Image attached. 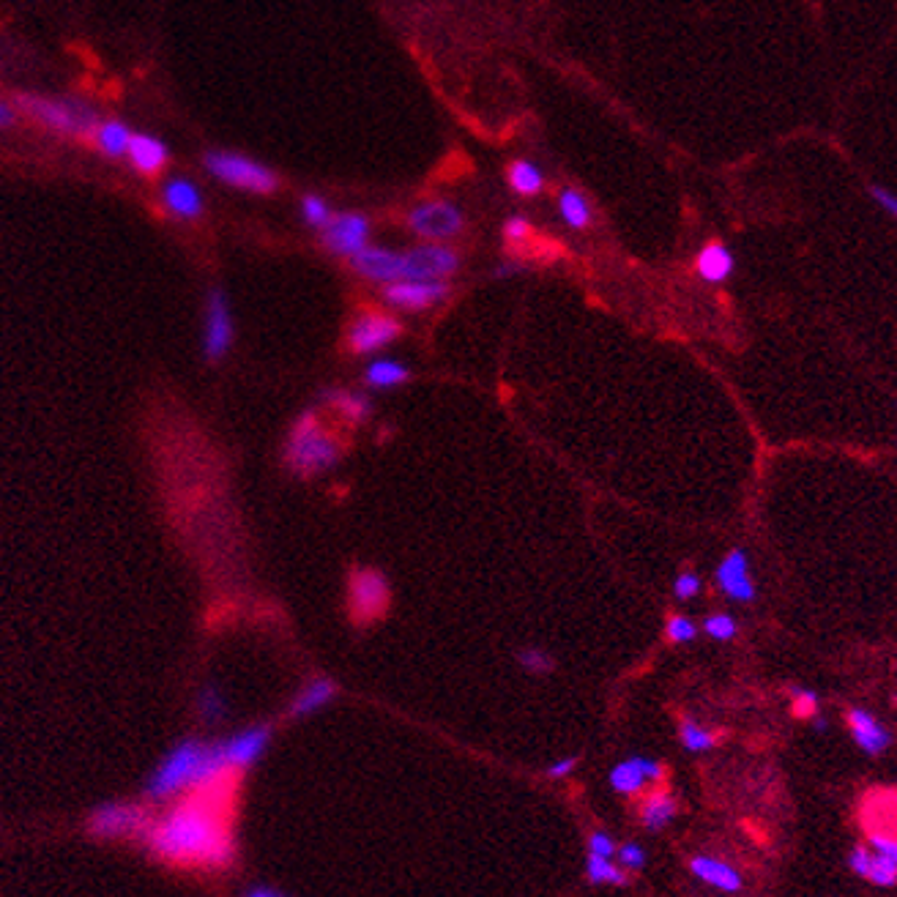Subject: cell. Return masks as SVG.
Listing matches in <instances>:
<instances>
[{
    "label": "cell",
    "mask_w": 897,
    "mask_h": 897,
    "mask_svg": "<svg viewBox=\"0 0 897 897\" xmlns=\"http://www.w3.org/2000/svg\"><path fill=\"white\" fill-rule=\"evenodd\" d=\"M227 783L195 791L165 818L148 826V846L156 856L184 867H227L233 862V835L227 826Z\"/></svg>",
    "instance_id": "cell-1"
},
{
    "label": "cell",
    "mask_w": 897,
    "mask_h": 897,
    "mask_svg": "<svg viewBox=\"0 0 897 897\" xmlns=\"http://www.w3.org/2000/svg\"><path fill=\"white\" fill-rule=\"evenodd\" d=\"M233 772L236 769L227 763L222 742L203 744L186 739L173 747L165 761L159 763V769L148 783V796L167 799L181 791H208V788L225 785Z\"/></svg>",
    "instance_id": "cell-2"
},
{
    "label": "cell",
    "mask_w": 897,
    "mask_h": 897,
    "mask_svg": "<svg viewBox=\"0 0 897 897\" xmlns=\"http://www.w3.org/2000/svg\"><path fill=\"white\" fill-rule=\"evenodd\" d=\"M340 444L331 433L323 430V424L318 419V411L301 413L293 430L288 435V444H285V465L290 468V474L296 476H318L331 471L334 465L340 463Z\"/></svg>",
    "instance_id": "cell-3"
},
{
    "label": "cell",
    "mask_w": 897,
    "mask_h": 897,
    "mask_svg": "<svg viewBox=\"0 0 897 897\" xmlns=\"http://www.w3.org/2000/svg\"><path fill=\"white\" fill-rule=\"evenodd\" d=\"M17 107L44 129L66 137H91L96 124L102 121L91 104L77 99H52L39 93H22L17 96Z\"/></svg>",
    "instance_id": "cell-4"
},
{
    "label": "cell",
    "mask_w": 897,
    "mask_h": 897,
    "mask_svg": "<svg viewBox=\"0 0 897 897\" xmlns=\"http://www.w3.org/2000/svg\"><path fill=\"white\" fill-rule=\"evenodd\" d=\"M203 165L211 176L222 181V184L241 189V192H252V195H271L279 186L274 170L260 165L255 159H249L236 151H208Z\"/></svg>",
    "instance_id": "cell-5"
},
{
    "label": "cell",
    "mask_w": 897,
    "mask_h": 897,
    "mask_svg": "<svg viewBox=\"0 0 897 897\" xmlns=\"http://www.w3.org/2000/svg\"><path fill=\"white\" fill-rule=\"evenodd\" d=\"M408 230L413 236L422 238V241H430V244H446L463 233L465 217L457 203L452 200H422L408 211Z\"/></svg>",
    "instance_id": "cell-6"
},
{
    "label": "cell",
    "mask_w": 897,
    "mask_h": 897,
    "mask_svg": "<svg viewBox=\"0 0 897 897\" xmlns=\"http://www.w3.org/2000/svg\"><path fill=\"white\" fill-rule=\"evenodd\" d=\"M348 602L353 619L359 624H372L389 610V580L378 569H353L348 583Z\"/></svg>",
    "instance_id": "cell-7"
},
{
    "label": "cell",
    "mask_w": 897,
    "mask_h": 897,
    "mask_svg": "<svg viewBox=\"0 0 897 897\" xmlns=\"http://www.w3.org/2000/svg\"><path fill=\"white\" fill-rule=\"evenodd\" d=\"M400 334H403L400 320L386 315V312L367 310L353 318L345 340H348V348L356 356H375L383 348H389L394 340H400Z\"/></svg>",
    "instance_id": "cell-8"
},
{
    "label": "cell",
    "mask_w": 897,
    "mask_h": 897,
    "mask_svg": "<svg viewBox=\"0 0 897 897\" xmlns=\"http://www.w3.org/2000/svg\"><path fill=\"white\" fill-rule=\"evenodd\" d=\"M449 282L446 279H400L392 285H383V301L403 312L433 310L449 299Z\"/></svg>",
    "instance_id": "cell-9"
},
{
    "label": "cell",
    "mask_w": 897,
    "mask_h": 897,
    "mask_svg": "<svg viewBox=\"0 0 897 897\" xmlns=\"http://www.w3.org/2000/svg\"><path fill=\"white\" fill-rule=\"evenodd\" d=\"M323 247L337 258L359 255L361 249L370 247V219L359 211H342L329 219V225L320 230Z\"/></svg>",
    "instance_id": "cell-10"
},
{
    "label": "cell",
    "mask_w": 897,
    "mask_h": 897,
    "mask_svg": "<svg viewBox=\"0 0 897 897\" xmlns=\"http://www.w3.org/2000/svg\"><path fill=\"white\" fill-rule=\"evenodd\" d=\"M403 279H449L460 269V255L449 244L422 241L403 252Z\"/></svg>",
    "instance_id": "cell-11"
},
{
    "label": "cell",
    "mask_w": 897,
    "mask_h": 897,
    "mask_svg": "<svg viewBox=\"0 0 897 897\" xmlns=\"http://www.w3.org/2000/svg\"><path fill=\"white\" fill-rule=\"evenodd\" d=\"M233 312L222 290H211L206 301V320H203V356L208 361L225 359L233 345Z\"/></svg>",
    "instance_id": "cell-12"
},
{
    "label": "cell",
    "mask_w": 897,
    "mask_h": 897,
    "mask_svg": "<svg viewBox=\"0 0 897 897\" xmlns=\"http://www.w3.org/2000/svg\"><path fill=\"white\" fill-rule=\"evenodd\" d=\"M714 580H717L722 597H728L731 602L750 605L758 597V588H755V580L750 575V556L742 547H733L731 553L722 558L717 564V572H714Z\"/></svg>",
    "instance_id": "cell-13"
},
{
    "label": "cell",
    "mask_w": 897,
    "mask_h": 897,
    "mask_svg": "<svg viewBox=\"0 0 897 897\" xmlns=\"http://www.w3.org/2000/svg\"><path fill=\"white\" fill-rule=\"evenodd\" d=\"M351 269L359 274V277L370 279V282H378V285H392V282H400L405 277L403 266V252H394V249L386 247H364L359 255L351 258Z\"/></svg>",
    "instance_id": "cell-14"
},
{
    "label": "cell",
    "mask_w": 897,
    "mask_h": 897,
    "mask_svg": "<svg viewBox=\"0 0 897 897\" xmlns=\"http://www.w3.org/2000/svg\"><path fill=\"white\" fill-rule=\"evenodd\" d=\"M93 832L107 837L118 835H135V832H148V813L143 807L137 805H124V802H115V805H104L96 810L93 815Z\"/></svg>",
    "instance_id": "cell-15"
},
{
    "label": "cell",
    "mask_w": 897,
    "mask_h": 897,
    "mask_svg": "<svg viewBox=\"0 0 897 897\" xmlns=\"http://www.w3.org/2000/svg\"><path fill=\"white\" fill-rule=\"evenodd\" d=\"M665 777V766L654 758H643V755H635V758H627L613 766L610 772V788L619 791V794H638L646 785L660 783Z\"/></svg>",
    "instance_id": "cell-16"
},
{
    "label": "cell",
    "mask_w": 897,
    "mask_h": 897,
    "mask_svg": "<svg viewBox=\"0 0 897 897\" xmlns=\"http://www.w3.org/2000/svg\"><path fill=\"white\" fill-rule=\"evenodd\" d=\"M162 206L170 217L184 219V222H192V219L203 217V192L195 181H189L184 176L167 178L165 186H162Z\"/></svg>",
    "instance_id": "cell-17"
},
{
    "label": "cell",
    "mask_w": 897,
    "mask_h": 897,
    "mask_svg": "<svg viewBox=\"0 0 897 897\" xmlns=\"http://www.w3.org/2000/svg\"><path fill=\"white\" fill-rule=\"evenodd\" d=\"M848 731L854 736L856 747L867 755H881L892 744V733L878 722L876 714H870L867 709H848Z\"/></svg>",
    "instance_id": "cell-18"
},
{
    "label": "cell",
    "mask_w": 897,
    "mask_h": 897,
    "mask_svg": "<svg viewBox=\"0 0 897 897\" xmlns=\"http://www.w3.org/2000/svg\"><path fill=\"white\" fill-rule=\"evenodd\" d=\"M271 742V731L266 725H255V728H247V731L236 733L222 742V750H225L227 763L233 769H244V766H252L258 761L260 755L266 753V747Z\"/></svg>",
    "instance_id": "cell-19"
},
{
    "label": "cell",
    "mask_w": 897,
    "mask_h": 897,
    "mask_svg": "<svg viewBox=\"0 0 897 897\" xmlns=\"http://www.w3.org/2000/svg\"><path fill=\"white\" fill-rule=\"evenodd\" d=\"M126 159L140 176H159L170 162V148L159 137L148 135V132H135Z\"/></svg>",
    "instance_id": "cell-20"
},
{
    "label": "cell",
    "mask_w": 897,
    "mask_h": 897,
    "mask_svg": "<svg viewBox=\"0 0 897 897\" xmlns=\"http://www.w3.org/2000/svg\"><path fill=\"white\" fill-rule=\"evenodd\" d=\"M132 137H135V132L121 118H102L93 129L91 140L96 145V151L107 156V159H126Z\"/></svg>",
    "instance_id": "cell-21"
},
{
    "label": "cell",
    "mask_w": 897,
    "mask_h": 897,
    "mask_svg": "<svg viewBox=\"0 0 897 897\" xmlns=\"http://www.w3.org/2000/svg\"><path fill=\"white\" fill-rule=\"evenodd\" d=\"M733 269H736V258H733V252L722 241H709L698 252V260H695L698 277L703 282H709V285H722L725 279H731Z\"/></svg>",
    "instance_id": "cell-22"
},
{
    "label": "cell",
    "mask_w": 897,
    "mask_h": 897,
    "mask_svg": "<svg viewBox=\"0 0 897 897\" xmlns=\"http://www.w3.org/2000/svg\"><path fill=\"white\" fill-rule=\"evenodd\" d=\"M690 870L692 876L701 878L703 884L720 889V892H739L742 889L739 870L728 865V862H722V859H714V856H692Z\"/></svg>",
    "instance_id": "cell-23"
},
{
    "label": "cell",
    "mask_w": 897,
    "mask_h": 897,
    "mask_svg": "<svg viewBox=\"0 0 897 897\" xmlns=\"http://www.w3.org/2000/svg\"><path fill=\"white\" fill-rule=\"evenodd\" d=\"M320 403L334 408L345 422L351 424L367 422L372 413L370 397L364 392H353V389H323V392H320Z\"/></svg>",
    "instance_id": "cell-24"
},
{
    "label": "cell",
    "mask_w": 897,
    "mask_h": 897,
    "mask_svg": "<svg viewBox=\"0 0 897 897\" xmlns=\"http://www.w3.org/2000/svg\"><path fill=\"white\" fill-rule=\"evenodd\" d=\"M411 378V370L405 367L403 361L397 359H389V356H378V359H372L367 367H364V383L370 386V389H397V386H403L405 381Z\"/></svg>",
    "instance_id": "cell-25"
},
{
    "label": "cell",
    "mask_w": 897,
    "mask_h": 897,
    "mask_svg": "<svg viewBox=\"0 0 897 897\" xmlns=\"http://www.w3.org/2000/svg\"><path fill=\"white\" fill-rule=\"evenodd\" d=\"M676 810H679L676 799L668 791H654L640 805V824L651 829V832H660L676 818Z\"/></svg>",
    "instance_id": "cell-26"
},
{
    "label": "cell",
    "mask_w": 897,
    "mask_h": 897,
    "mask_svg": "<svg viewBox=\"0 0 897 897\" xmlns=\"http://www.w3.org/2000/svg\"><path fill=\"white\" fill-rule=\"evenodd\" d=\"M558 217L564 219V225H569L572 230H586L594 219V211H591V203L588 197L578 189H561L558 192Z\"/></svg>",
    "instance_id": "cell-27"
},
{
    "label": "cell",
    "mask_w": 897,
    "mask_h": 897,
    "mask_svg": "<svg viewBox=\"0 0 897 897\" xmlns=\"http://www.w3.org/2000/svg\"><path fill=\"white\" fill-rule=\"evenodd\" d=\"M334 692H337L334 681H329V679L310 681V684H307V687H304V690L296 695V701H293V706H290V714H293V717H307V714H315L318 709H323V706H326L331 698H334Z\"/></svg>",
    "instance_id": "cell-28"
},
{
    "label": "cell",
    "mask_w": 897,
    "mask_h": 897,
    "mask_svg": "<svg viewBox=\"0 0 897 897\" xmlns=\"http://www.w3.org/2000/svg\"><path fill=\"white\" fill-rule=\"evenodd\" d=\"M506 178H509V186L512 192H517L520 197H534L545 189V176L534 162L528 159H515L509 170H506Z\"/></svg>",
    "instance_id": "cell-29"
},
{
    "label": "cell",
    "mask_w": 897,
    "mask_h": 897,
    "mask_svg": "<svg viewBox=\"0 0 897 897\" xmlns=\"http://www.w3.org/2000/svg\"><path fill=\"white\" fill-rule=\"evenodd\" d=\"M679 736H681V744L690 750V753H706V750H712L714 742H717V736H714L709 728H703L701 722L695 720H681V728H679Z\"/></svg>",
    "instance_id": "cell-30"
},
{
    "label": "cell",
    "mask_w": 897,
    "mask_h": 897,
    "mask_svg": "<svg viewBox=\"0 0 897 897\" xmlns=\"http://www.w3.org/2000/svg\"><path fill=\"white\" fill-rule=\"evenodd\" d=\"M588 878L594 881V884H624L627 876H624V870L616 867L610 859L605 856H597V854H588Z\"/></svg>",
    "instance_id": "cell-31"
},
{
    "label": "cell",
    "mask_w": 897,
    "mask_h": 897,
    "mask_svg": "<svg viewBox=\"0 0 897 897\" xmlns=\"http://www.w3.org/2000/svg\"><path fill=\"white\" fill-rule=\"evenodd\" d=\"M517 662H520L523 671L537 673V676H545V673L556 668V660L545 649H539V646H528V649L517 651Z\"/></svg>",
    "instance_id": "cell-32"
},
{
    "label": "cell",
    "mask_w": 897,
    "mask_h": 897,
    "mask_svg": "<svg viewBox=\"0 0 897 897\" xmlns=\"http://www.w3.org/2000/svg\"><path fill=\"white\" fill-rule=\"evenodd\" d=\"M301 217H304V222L310 227L323 230V227L329 225V219L334 217V214H331L329 203H326L320 195H304V200H301Z\"/></svg>",
    "instance_id": "cell-33"
},
{
    "label": "cell",
    "mask_w": 897,
    "mask_h": 897,
    "mask_svg": "<svg viewBox=\"0 0 897 897\" xmlns=\"http://www.w3.org/2000/svg\"><path fill=\"white\" fill-rule=\"evenodd\" d=\"M703 632L712 640H733L739 632V624L731 613H712L703 619Z\"/></svg>",
    "instance_id": "cell-34"
},
{
    "label": "cell",
    "mask_w": 897,
    "mask_h": 897,
    "mask_svg": "<svg viewBox=\"0 0 897 897\" xmlns=\"http://www.w3.org/2000/svg\"><path fill=\"white\" fill-rule=\"evenodd\" d=\"M867 881H873L876 887H895L897 884V865L887 856H881L873 851V859H870V870H867Z\"/></svg>",
    "instance_id": "cell-35"
},
{
    "label": "cell",
    "mask_w": 897,
    "mask_h": 897,
    "mask_svg": "<svg viewBox=\"0 0 897 897\" xmlns=\"http://www.w3.org/2000/svg\"><path fill=\"white\" fill-rule=\"evenodd\" d=\"M665 638L671 640V643H692V640L698 638V624L690 616L673 613L668 624H665Z\"/></svg>",
    "instance_id": "cell-36"
},
{
    "label": "cell",
    "mask_w": 897,
    "mask_h": 897,
    "mask_svg": "<svg viewBox=\"0 0 897 897\" xmlns=\"http://www.w3.org/2000/svg\"><path fill=\"white\" fill-rule=\"evenodd\" d=\"M701 586H703L701 575L692 572V569H684V572H679L676 580H673V597L681 599V602H690V599H695L701 594Z\"/></svg>",
    "instance_id": "cell-37"
},
{
    "label": "cell",
    "mask_w": 897,
    "mask_h": 897,
    "mask_svg": "<svg viewBox=\"0 0 897 897\" xmlns=\"http://www.w3.org/2000/svg\"><path fill=\"white\" fill-rule=\"evenodd\" d=\"M197 709H200V714L208 722H217L225 717V698L214 687H206V690L200 692V698H197Z\"/></svg>",
    "instance_id": "cell-38"
},
{
    "label": "cell",
    "mask_w": 897,
    "mask_h": 897,
    "mask_svg": "<svg viewBox=\"0 0 897 897\" xmlns=\"http://www.w3.org/2000/svg\"><path fill=\"white\" fill-rule=\"evenodd\" d=\"M791 698H794V714L796 717H815L818 714V695L805 687H791Z\"/></svg>",
    "instance_id": "cell-39"
},
{
    "label": "cell",
    "mask_w": 897,
    "mask_h": 897,
    "mask_svg": "<svg viewBox=\"0 0 897 897\" xmlns=\"http://www.w3.org/2000/svg\"><path fill=\"white\" fill-rule=\"evenodd\" d=\"M616 856L624 870H640L646 865V851L638 846V843H624L621 848H616Z\"/></svg>",
    "instance_id": "cell-40"
},
{
    "label": "cell",
    "mask_w": 897,
    "mask_h": 897,
    "mask_svg": "<svg viewBox=\"0 0 897 897\" xmlns=\"http://www.w3.org/2000/svg\"><path fill=\"white\" fill-rule=\"evenodd\" d=\"M870 197H873V203H876L884 214H889L892 219H897V192L887 189V186H878L873 184L870 186Z\"/></svg>",
    "instance_id": "cell-41"
},
{
    "label": "cell",
    "mask_w": 897,
    "mask_h": 897,
    "mask_svg": "<svg viewBox=\"0 0 897 897\" xmlns=\"http://www.w3.org/2000/svg\"><path fill=\"white\" fill-rule=\"evenodd\" d=\"M867 846H870V851L887 856V859H892V862L897 865V837L881 835V832H870V837H867Z\"/></svg>",
    "instance_id": "cell-42"
},
{
    "label": "cell",
    "mask_w": 897,
    "mask_h": 897,
    "mask_svg": "<svg viewBox=\"0 0 897 897\" xmlns=\"http://www.w3.org/2000/svg\"><path fill=\"white\" fill-rule=\"evenodd\" d=\"M504 236L509 244H520L531 236V222L526 217H509L504 225Z\"/></svg>",
    "instance_id": "cell-43"
},
{
    "label": "cell",
    "mask_w": 897,
    "mask_h": 897,
    "mask_svg": "<svg viewBox=\"0 0 897 897\" xmlns=\"http://www.w3.org/2000/svg\"><path fill=\"white\" fill-rule=\"evenodd\" d=\"M870 859H873V851L870 846H856L851 854H848V867L854 870L856 876L867 878V870H870Z\"/></svg>",
    "instance_id": "cell-44"
},
{
    "label": "cell",
    "mask_w": 897,
    "mask_h": 897,
    "mask_svg": "<svg viewBox=\"0 0 897 897\" xmlns=\"http://www.w3.org/2000/svg\"><path fill=\"white\" fill-rule=\"evenodd\" d=\"M588 854H597V856H605V859H610V856L616 854V843H613V837H610L608 832H594V835H591V843H588Z\"/></svg>",
    "instance_id": "cell-45"
},
{
    "label": "cell",
    "mask_w": 897,
    "mask_h": 897,
    "mask_svg": "<svg viewBox=\"0 0 897 897\" xmlns=\"http://www.w3.org/2000/svg\"><path fill=\"white\" fill-rule=\"evenodd\" d=\"M575 763H578V758H575V755L561 758V761H556L553 766H550V769H547V777H567V774L575 769Z\"/></svg>",
    "instance_id": "cell-46"
},
{
    "label": "cell",
    "mask_w": 897,
    "mask_h": 897,
    "mask_svg": "<svg viewBox=\"0 0 897 897\" xmlns=\"http://www.w3.org/2000/svg\"><path fill=\"white\" fill-rule=\"evenodd\" d=\"M14 121H17V110H14V104L3 102V99H0V132L11 129V126H14Z\"/></svg>",
    "instance_id": "cell-47"
},
{
    "label": "cell",
    "mask_w": 897,
    "mask_h": 897,
    "mask_svg": "<svg viewBox=\"0 0 897 897\" xmlns=\"http://www.w3.org/2000/svg\"><path fill=\"white\" fill-rule=\"evenodd\" d=\"M523 271H526V266H520V263H501V266L493 271V277L498 279L515 277V274H523Z\"/></svg>",
    "instance_id": "cell-48"
},
{
    "label": "cell",
    "mask_w": 897,
    "mask_h": 897,
    "mask_svg": "<svg viewBox=\"0 0 897 897\" xmlns=\"http://www.w3.org/2000/svg\"><path fill=\"white\" fill-rule=\"evenodd\" d=\"M247 897H282V895H279V892H274V889L258 887V889H252V892H247Z\"/></svg>",
    "instance_id": "cell-49"
},
{
    "label": "cell",
    "mask_w": 897,
    "mask_h": 897,
    "mask_svg": "<svg viewBox=\"0 0 897 897\" xmlns=\"http://www.w3.org/2000/svg\"><path fill=\"white\" fill-rule=\"evenodd\" d=\"M810 720H813L815 731H818V733L826 731V720H824V717H818V714H815V717H810Z\"/></svg>",
    "instance_id": "cell-50"
}]
</instances>
